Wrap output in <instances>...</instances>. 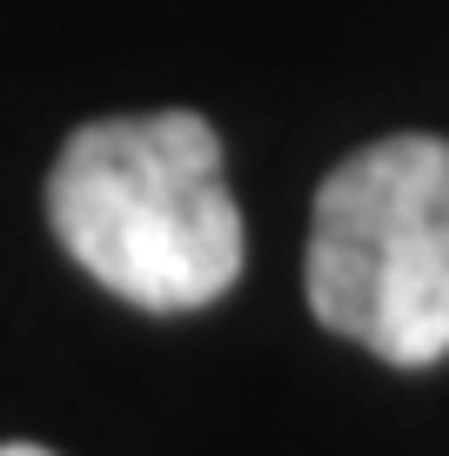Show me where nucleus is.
<instances>
[{
	"mask_svg": "<svg viewBox=\"0 0 449 456\" xmlns=\"http://www.w3.org/2000/svg\"><path fill=\"white\" fill-rule=\"evenodd\" d=\"M309 309L355 349L429 370L449 356V142L382 134L329 168L309 215Z\"/></svg>",
	"mask_w": 449,
	"mask_h": 456,
	"instance_id": "nucleus-2",
	"label": "nucleus"
},
{
	"mask_svg": "<svg viewBox=\"0 0 449 456\" xmlns=\"http://www.w3.org/2000/svg\"><path fill=\"white\" fill-rule=\"evenodd\" d=\"M47 222L74 269L148 315L208 309L249 256L222 134L188 108L74 128L47 175Z\"/></svg>",
	"mask_w": 449,
	"mask_h": 456,
	"instance_id": "nucleus-1",
	"label": "nucleus"
},
{
	"mask_svg": "<svg viewBox=\"0 0 449 456\" xmlns=\"http://www.w3.org/2000/svg\"><path fill=\"white\" fill-rule=\"evenodd\" d=\"M0 456H54V450H41V443H0Z\"/></svg>",
	"mask_w": 449,
	"mask_h": 456,
	"instance_id": "nucleus-3",
	"label": "nucleus"
}]
</instances>
